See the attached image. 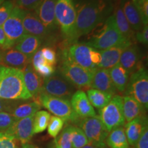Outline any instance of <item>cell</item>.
<instances>
[{
  "label": "cell",
  "mask_w": 148,
  "mask_h": 148,
  "mask_svg": "<svg viewBox=\"0 0 148 148\" xmlns=\"http://www.w3.org/2000/svg\"><path fill=\"white\" fill-rule=\"evenodd\" d=\"M81 3L70 45L76 43L79 37L91 32L112 8L106 0H82Z\"/></svg>",
  "instance_id": "1"
},
{
  "label": "cell",
  "mask_w": 148,
  "mask_h": 148,
  "mask_svg": "<svg viewBox=\"0 0 148 148\" xmlns=\"http://www.w3.org/2000/svg\"><path fill=\"white\" fill-rule=\"evenodd\" d=\"M0 98L8 100H27L32 98L25 87L21 70L0 66Z\"/></svg>",
  "instance_id": "2"
},
{
  "label": "cell",
  "mask_w": 148,
  "mask_h": 148,
  "mask_svg": "<svg viewBox=\"0 0 148 148\" xmlns=\"http://www.w3.org/2000/svg\"><path fill=\"white\" fill-rule=\"evenodd\" d=\"M92 71L75 63L68 56L66 49H64L58 66V73L75 88H90Z\"/></svg>",
  "instance_id": "3"
},
{
  "label": "cell",
  "mask_w": 148,
  "mask_h": 148,
  "mask_svg": "<svg viewBox=\"0 0 148 148\" xmlns=\"http://www.w3.org/2000/svg\"><path fill=\"white\" fill-rule=\"evenodd\" d=\"M122 43L133 44L122 37L116 27L114 15L112 14L106 18L102 31L85 44L96 50H103Z\"/></svg>",
  "instance_id": "4"
},
{
  "label": "cell",
  "mask_w": 148,
  "mask_h": 148,
  "mask_svg": "<svg viewBox=\"0 0 148 148\" xmlns=\"http://www.w3.org/2000/svg\"><path fill=\"white\" fill-rule=\"evenodd\" d=\"M77 11L74 0H57L55 18L62 36L70 45L76 20Z\"/></svg>",
  "instance_id": "5"
},
{
  "label": "cell",
  "mask_w": 148,
  "mask_h": 148,
  "mask_svg": "<svg viewBox=\"0 0 148 148\" xmlns=\"http://www.w3.org/2000/svg\"><path fill=\"white\" fill-rule=\"evenodd\" d=\"M32 98L33 101L39 103L40 106L47 109L54 116L61 118L64 121H71L75 123L79 118L74 112L69 99L56 97L42 92Z\"/></svg>",
  "instance_id": "6"
},
{
  "label": "cell",
  "mask_w": 148,
  "mask_h": 148,
  "mask_svg": "<svg viewBox=\"0 0 148 148\" xmlns=\"http://www.w3.org/2000/svg\"><path fill=\"white\" fill-rule=\"evenodd\" d=\"M98 116L108 132L116 127L125 125L123 97L117 94L114 95L106 106L99 109Z\"/></svg>",
  "instance_id": "7"
},
{
  "label": "cell",
  "mask_w": 148,
  "mask_h": 148,
  "mask_svg": "<svg viewBox=\"0 0 148 148\" xmlns=\"http://www.w3.org/2000/svg\"><path fill=\"white\" fill-rule=\"evenodd\" d=\"M75 124L82 130L86 135L88 143L102 147H106L105 140L108 132L99 116L79 118L75 122Z\"/></svg>",
  "instance_id": "8"
},
{
  "label": "cell",
  "mask_w": 148,
  "mask_h": 148,
  "mask_svg": "<svg viewBox=\"0 0 148 148\" xmlns=\"http://www.w3.org/2000/svg\"><path fill=\"white\" fill-rule=\"evenodd\" d=\"M125 95L134 97L147 110L148 108V73L145 68L140 67L129 77Z\"/></svg>",
  "instance_id": "9"
},
{
  "label": "cell",
  "mask_w": 148,
  "mask_h": 148,
  "mask_svg": "<svg viewBox=\"0 0 148 148\" xmlns=\"http://www.w3.org/2000/svg\"><path fill=\"white\" fill-rule=\"evenodd\" d=\"M76 88L59 73H55L45 78L42 86V92L61 99H71Z\"/></svg>",
  "instance_id": "10"
},
{
  "label": "cell",
  "mask_w": 148,
  "mask_h": 148,
  "mask_svg": "<svg viewBox=\"0 0 148 148\" xmlns=\"http://www.w3.org/2000/svg\"><path fill=\"white\" fill-rule=\"evenodd\" d=\"M23 12L24 10L14 6L10 15L2 25L9 49L15 45L26 34L23 25Z\"/></svg>",
  "instance_id": "11"
},
{
  "label": "cell",
  "mask_w": 148,
  "mask_h": 148,
  "mask_svg": "<svg viewBox=\"0 0 148 148\" xmlns=\"http://www.w3.org/2000/svg\"><path fill=\"white\" fill-rule=\"evenodd\" d=\"M34 116L16 120L4 132L15 138L21 145L28 143L34 134L33 132Z\"/></svg>",
  "instance_id": "12"
},
{
  "label": "cell",
  "mask_w": 148,
  "mask_h": 148,
  "mask_svg": "<svg viewBox=\"0 0 148 148\" xmlns=\"http://www.w3.org/2000/svg\"><path fill=\"white\" fill-rule=\"evenodd\" d=\"M90 47L86 44L73 43L66 49L68 56L72 61L84 69L92 71L97 66L92 63L90 58Z\"/></svg>",
  "instance_id": "13"
},
{
  "label": "cell",
  "mask_w": 148,
  "mask_h": 148,
  "mask_svg": "<svg viewBox=\"0 0 148 148\" xmlns=\"http://www.w3.org/2000/svg\"><path fill=\"white\" fill-rule=\"evenodd\" d=\"M23 25L26 34L38 37L42 40L47 38L50 34L34 11L24 10Z\"/></svg>",
  "instance_id": "14"
},
{
  "label": "cell",
  "mask_w": 148,
  "mask_h": 148,
  "mask_svg": "<svg viewBox=\"0 0 148 148\" xmlns=\"http://www.w3.org/2000/svg\"><path fill=\"white\" fill-rule=\"evenodd\" d=\"M90 88L105 92L113 96L117 92L111 80L108 69L99 67L92 70Z\"/></svg>",
  "instance_id": "15"
},
{
  "label": "cell",
  "mask_w": 148,
  "mask_h": 148,
  "mask_svg": "<svg viewBox=\"0 0 148 148\" xmlns=\"http://www.w3.org/2000/svg\"><path fill=\"white\" fill-rule=\"evenodd\" d=\"M57 0H41L34 12L44 26L49 32L57 27L55 18V8Z\"/></svg>",
  "instance_id": "16"
},
{
  "label": "cell",
  "mask_w": 148,
  "mask_h": 148,
  "mask_svg": "<svg viewBox=\"0 0 148 148\" xmlns=\"http://www.w3.org/2000/svg\"><path fill=\"white\" fill-rule=\"evenodd\" d=\"M70 102L74 112L79 118L96 116L95 109L88 100L86 92L82 90H77L74 92Z\"/></svg>",
  "instance_id": "17"
},
{
  "label": "cell",
  "mask_w": 148,
  "mask_h": 148,
  "mask_svg": "<svg viewBox=\"0 0 148 148\" xmlns=\"http://www.w3.org/2000/svg\"><path fill=\"white\" fill-rule=\"evenodd\" d=\"M147 127V117L145 114L138 116L125 123L124 129L129 145L134 147L145 130Z\"/></svg>",
  "instance_id": "18"
},
{
  "label": "cell",
  "mask_w": 148,
  "mask_h": 148,
  "mask_svg": "<svg viewBox=\"0 0 148 148\" xmlns=\"http://www.w3.org/2000/svg\"><path fill=\"white\" fill-rule=\"evenodd\" d=\"M119 64L126 70L129 75L140 68V52L137 46L133 43L125 47L120 57Z\"/></svg>",
  "instance_id": "19"
},
{
  "label": "cell",
  "mask_w": 148,
  "mask_h": 148,
  "mask_svg": "<svg viewBox=\"0 0 148 148\" xmlns=\"http://www.w3.org/2000/svg\"><path fill=\"white\" fill-rule=\"evenodd\" d=\"M0 64L23 71L29 64H31V59L15 49H9L3 51Z\"/></svg>",
  "instance_id": "20"
},
{
  "label": "cell",
  "mask_w": 148,
  "mask_h": 148,
  "mask_svg": "<svg viewBox=\"0 0 148 148\" xmlns=\"http://www.w3.org/2000/svg\"><path fill=\"white\" fill-rule=\"evenodd\" d=\"M121 5L124 15L133 31H139L143 27V21L133 0H121Z\"/></svg>",
  "instance_id": "21"
},
{
  "label": "cell",
  "mask_w": 148,
  "mask_h": 148,
  "mask_svg": "<svg viewBox=\"0 0 148 148\" xmlns=\"http://www.w3.org/2000/svg\"><path fill=\"white\" fill-rule=\"evenodd\" d=\"M132 44L122 43L121 45L114 46V47L108 48V49L99 50L101 56L100 63L97 67L102 69H109L113 67L119 62L120 57L125 48Z\"/></svg>",
  "instance_id": "22"
},
{
  "label": "cell",
  "mask_w": 148,
  "mask_h": 148,
  "mask_svg": "<svg viewBox=\"0 0 148 148\" xmlns=\"http://www.w3.org/2000/svg\"><path fill=\"white\" fill-rule=\"evenodd\" d=\"M22 71L24 83L27 91L32 96V98L36 97L41 92L43 79L34 71L31 64H29Z\"/></svg>",
  "instance_id": "23"
},
{
  "label": "cell",
  "mask_w": 148,
  "mask_h": 148,
  "mask_svg": "<svg viewBox=\"0 0 148 148\" xmlns=\"http://www.w3.org/2000/svg\"><path fill=\"white\" fill-rule=\"evenodd\" d=\"M42 40L33 35L25 34L14 45V49L27 56L32 60L33 56L39 49Z\"/></svg>",
  "instance_id": "24"
},
{
  "label": "cell",
  "mask_w": 148,
  "mask_h": 148,
  "mask_svg": "<svg viewBox=\"0 0 148 148\" xmlns=\"http://www.w3.org/2000/svg\"><path fill=\"white\" fill-rule=\"evenodd\" d=\"M123 97V110L125 123H128L135 118L145 114V108L141 103L129 95H125Z\"/></svg>",
  "instance_id": "25"
},
{
  "label": "cell",
  "mask_w": 148,
  "mask_h": 148,
  "mask_svg": "<svg viewBox=\"0 0 148 148\" xmlns=\"http://www.w3.org/2000/svg\"><path fill=\"white\" fill-rule=\"evenodd\" d=\"M40 108L41 106L34 101L21 103H18L17 101H14L13 106H12L8 113L18 120L34 115Z\"/></svg>",
  "instance_id": "26"
},
{
  "label": "cell",
  "mask_w": 148,
  "mask_h": 148,
  "mask_svg": "<svg viewBox=\"0 0 148 148\" xmlns=\"http://www.w3.org/2000/svg\"><path fill=\"white\" fill-rule=\"evenodd\" d=\"M113 15L116 25L122 37L127 41L133 43V40H134V31L127 22L121 5H119L116 7Z\"/></svg>",
  "instance_id": "27"
},
{
  "label": "cell",
  "mask_w": 148,
  "mask_h": 148,
  "mask_svg": "<svg viewBox=\"0 0 148 148\" xmlns=\"http://www.w3.org/2000/svg\"><path fill=\"white\" fill-rule=\"evenodd\" d=\"M108 71L111 80L116 90L123 93L128 83L129 73L119 63L109 69Z\"/></svg>",
  "instance_id": "28"
},
{
  "label": "cell",
  "mask_w": 148,
  "mask_h": 148,
  "mask_svg": "<svg viewBox=\"0 0 148 148\" xmlns=\"http://www.w3.org/2000/svg\"><path fill=\"white\" fill-rule=\"evenodd\" d=\"M105 144L108 148H130L124 127H118L109 132Z\"/></svg>",
  "instance_id": "29"
},
{
  "label": "cell",
  "mask_w": 148,
  "mask_h": 148,
  "mask_svg": "<svg viewBox=\"0 0 148 148\" xmlns=\"http://www.w3.org/2000/svg\"><path fill=\"white\" fill-rule=\"evenodd\" d=\"M86 94L92 107L99 110L106 106L113 97V95L110 94L94 88L88 89Z\"/></svg>",
  "instance_id": "30"
},
{
  "label": "cell",
  "mask_w": 148,
  "mask_h": 148,
  "mask_svg": "<svg viewBox=\"0 0 148 148\" xmlns=\"http://www.w3.org/2000/svg\"><path fill=\"white\" fill-rule=\"evenodd\" d=\"M51 115L45 110H38L35 113L33 120V132L34 134L45 131L49 124Z\"/></svg>",
  "instance_id": "31"
},
{
  "label": "cell",
  "mask_w": 148,
  "mask_h": 148,
  "mask_svg": "<svg viewBox=\"0 0 148 148\" xmlns=\"http://www.w3.org/2000/svg\"><path fill=\"white\" fill-rule=\"evenodd\" d=\"M72 125H66L61 130L54 140L56 148H72L71 145Z\"/></svg>",
  "instance_id": "32"
},
{
  "label": "cell",
  "mask_w": 148,
  "mask_h": 148,
  "mask_svg": "<svg viewBox=\"0 0 148 148\" xmlns=\"http://www.w3.org/2000/svg\"><path fill=\"white\" fill-rule=\"evenodd\" d=\"M88 143V139L83 131L76 125H72L71 145L72 148H82Z\"/></svg>",
  "instance_id": "33"
},
{
  "label": "cell",
  "mask_w": 148,
  "mask_h": 148,
  "mask_svg": "<svg viewBox=\"0 0 148 148\" xmlns=\"http://www.w3.org/2000/svg\"><path fill=\"white\" fill-rule=\"evenodd\" d=\"M64 124V120L61 118L56 116H51L47 126L48 134L52 137L56 138L63 128Z\"/></svg>",
  "instance_id": "34"
},
{
  "label": "cell",
  "mask_w": 148,
  "mask_h": 148,
  "mask_svg": "<svg viewBox=\"0 0 148 148\" xmlns=\"http://www.w3.org/2000/svg\"><path fill=\"white\" fill-rule=\"evenodd\" d=\"M14 6L23 10L34 11L41 0H12Z\"/></svg>",
  "instance_id": "35"
},
{
  "label": "cell",
  "mask_w": 148,
  "mask_h": 148,
  "mask_svg": "<svg viewBox=\"0 0 148 148\" xmlns=\"http://www.w3.org/2000/svg\"><path fill=\"white\" fill-rule=\"evenodd\" d=\"M14 5L12 1H5L0 5V27H2L5 21L13 10Z\"/></svg>",
  "instance_id": "36"
},
{
  "label": "cell",
  "mask_w": 148,
  "mask_h": 148,
  "mask_svg": "<svg viewBox=\"0 0 148 148\" xmlns=\"http://www.w3.org/2000/svg\"><path fill=\"white\" fill-rule=\"evenodd\" d=\"M0 148H20L15 138L5 132H0Z\"/></svg>",
  "instance_id": "37"
},
{
  "label": "cell",
  "mask_w": 148,
  "mask_h": 148,
  "mask_svg": "<svg viewBox=\"0 0 148 148\" xmlns=\"http://www.w3.org/2000/svg\"><path fill=\"white\" fill-rule=\"evenodd\" d=\"M16 120L15 118L8 112H0V132H5Z\"/></svg>",
  "instance_id": "38"
},
{
  "label": "cell",
  "mask_w": 148,
  "mask_h": 148,
  "mask_svg": "<svg viewBox=\"0 0 148 148\" xmlns=\"http://www.w3.org/2000/svg\"><path fill=\"white\" fill-rule=\"evenodd\" d=\"M141 16L143 25H148V0H133Z\"/></svg>",
  "instance_id": "39"
},
{
  "label": "cell",
  "mask_w": 148,
  "mask_h": 148,
  "mask_svg": "<svg viewBox=\"0 0 148 148\" xmlns=\"http://www.w3.org/2000/svg\"><path fill=\"white\" fill-rule=\"evenodd\" d=\"M34 71L45 79L51 76L55 73L56 68L54 66L49 64L47 62H45L44 63L37 66L36 69H34Z\"/></svg>",
  "instance_id": "40"
},
{
  "label": "cell",
  "mask_w": 148,
  "mask_h": 148,
  "mask_svg": "<svg viewBox=\"0 0 148 148\" xmlns=\"http://www.w3.org/2000/svg\"><path fill=\"white\" fill-rule=\"evenodd\" d=\"M40 51L42 58L46 62L55 66L57 63V56L54 49L50 47H45L40 49Z\"/></svg>",
  "instance_id": "41"
},
{
  "label": "cell",
  "mask_w": 148,
  "mask_h": 148,
  "mask_svg": "<svg viewBox=\"0 0 148 148\" xmlns=\"http://www.w3.org/2000/svg\"><path fill=\"white\" fill-rule=\"evenodd\" d=\"M136 39L138 42L147 45L148 43V25H143L140 30L138 31L136 34Z\"/></svg>",
  "instance_id": "42"
},
{
  "label": "cell",
  "mask_w": 148,
  "mask_h": 148,
  "mask_svg": "<svg viewBox=\"0 0 148 148\" xmlns=\"http://www.w3.org/2000/svg\"><path fill=\"white\" fill-rule=\"evenodd\" d=\"M132 148H148V127L144 131L134 147Z\"/></svg>",
  "instance_id": "43"
},
{
  "label": "cell",
  "mask_w": 148,
  "mask_h": 148,
  "mask_svg": "<svg viewBox=\"0 0 148 148\" xmlns=\"http://www.w3.org/2000/svg\"><path fill=\"white\" fill-rule=\"evenodd\" d=\"M14 101L15 100H8L2 98H0V112H7L9 111L13 106Z\"/></svg>",
  "instance_id": "44"
},
{
  "label": "cell",
  "mask_w": 148,
  "mask_h": 148,
  "mask_svg": "<svg viewBox=\"0 0 148 148\" xmlns=\"http://www.w3.org/2000/svg\"><path fill=\"white\" fill-rule=\"evenodd\" d=\"M90 60H91L92 63L97 66L99 65V64L100 63L101 60V53L99 52V50H96V49L90 48Z\"/></svg>",
  "instance_id": "45"
},
{
  "label": "cell",
  "mask_w": 148,
  "mask_h": 148,
  "mask_svg": "<svg viewBox=\"0 0 148 148\" xmlns=\"http://www.w3.org/2000/svg\"><path fill=\"white\" fill-rule=\"evenodd\" d=\"M0 48L3 51L9 49L7 38L2 27H0Z\"/></svg>",
  "instance_id": "46"
},
{
  "label": "cell",
  "mask_w": 148,
  "mask_h": 148,
  "mask_svg": "<svg viewBox=\"0 0 148 148\" xmlns=\"http://www.w3.org/2000/svg\"><path fill=\"white\" fill-rule=\"evenodd\" d=\"M82 148H107V146H106V147H99V146H97V145H92V144L88 143L87 145L84 146V147H82Z\"/></svg>",
  "instance_id": "47"
},
{
  "label": "cell",
  "mask_w": 148,
  "mask_h": 148,
  "mask_svg": "<svg viewBox=\"0 0 148 148\" xmlns=\"http://www.w3.org/2000/svg\"><path fill=\"white\" fill-rule=\"evenodd\" d=\"M21 148H36L34 145H32V144H29V143H26L24 144V145H22Z\"/></svg>",
  "instance_id": "48"
},
{
  "label": "cell",
  "mask_w": 148,
  "mask_h": 148,
  "mask_svg": "<svg viewBox=\"0 0 148 148\" xmlns=\"http://www.w3.org/2000/svg\"><path fill=\"white\" fill-rule=\"evenodd\" d=\"M3 50L0 48V61L1 60V57H2V55H3Z\"/></svg>",
  "instance_id": "49"
},
{
  "label": "cell",
  "mask_w": 148,
  "mask_h": 148,
  "mask_svg": "<svg viewBox=\"0 0 148 148\" xmlns=\"http://www.w3.org/2000/svg\"><path fill=\"white\" fill-rule=\"evenodd\" d=\"M3 1H4V0H0V5L1 4V3H2Z\"/></svg>",
  "instance_id": "50"
},
{
  "label": "cell",
  "mask_w": 148,
  "mask_h": 148,
  "mask_svg": "<svg viewBox=\"0 0 148 148\" xmlns=\"http://www.w3.org/2000/svg\"><path fill=\"white\" fill-rule=\"evenodd\" d=\"M107 148H108V147H107ZM130 148H132V147H130Z\"/></svg>",
  "instance_id": "51"
}]
</instances>
